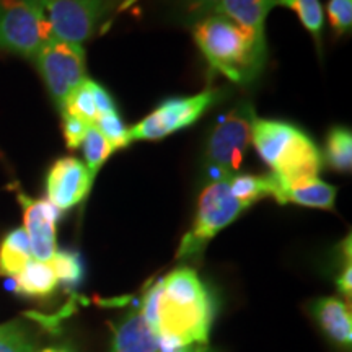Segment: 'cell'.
I'll return each mask as SVG.
<instances>
[{"instance_id": "30", "label": "cell", "mask_w": 352, "mask_h": 352, "mask_svg": "<svg viewBox=\"0 0 352 352\" xmlns=\"http://www.w3.org/2000/svg\"><path fill=\"white\" fill-rule=\"evenodd\" d=\"M338 284V289H340V292L342 296L351 298V294H352V267H351V261L346 264L344 267H342L340 277H338L336 280Z\"/></svg>"}, {"instance_id": "20", "label": "cell", "mask_w": 352, "mask_h": 352, "mask_svg": "<svg viewBox=\"0 0 352 352\" xmlns=\"http://www.w3.org/2000/svg\"><path fill=\"white\" fill-rule=\"evenodd\" d=\"M280 6L296 12L303 28L311 34L316 46L321 44V32H323V7L320 0H274V7Z\"/></svg>"}, {"instance_id": "3", "label": "cell", "mask_w": 352, "mask_h": 352, "mask_svg": "<svg viewBox=\"0 0 352 352\" xmlns=\"http://www.w3.org/2000/svg\"><path fill=\"white\" fill-rule=\"evenodd\" d=\"M252 142L271 173L283 182L318 176L323 155L300 127L277 120H254Z\"/></svg>"}, {"instance_id": "29", "label": "cell", "mask_w": 352, "mask_h": 352, "mask_svg": "<svg viewBox=\"0 0 352 352\" xmlns=\"http://www.w3.org/2000/svg\"><path fill=\"white\" fill-rule=\"evenodd\" d=\"M220 0H182L183 7L197 16H208L214 12Z\"/></svg>"}, {"instance_id": "32", "label": "cell", "mask_w": 352, "mask_h": 352, "mask_svg": "<svg viewBox=\"0 0 352 352\" xmlns=\"http://www.w3.org/2000/svg\"><path fill=\"white\" fill-rule=\"evenodd\" d=\"M38 352H72L67 347H60V346H54V347H44V349H38Z\"/></svg>"}, {"instance_id": "11", "label": "cell", "mask_w": 352, "mask_h": 352, "mask_svg": "<svg viewBox=\"0 0 352 352\" xmlns=\"http://www.w3.org/2000/svg\"><path fill=\"white\" fill-rule=\"evenodd\" d=\"M19 201L23 208L25 232L32 246L33 259L50 263L57 252L56 226L60 210L47 199H33L25 192H19Z\"/></svg>"}, {"instance_id": "22", "label": "cell", "mask_w": 352, "mask_h": 352, "mask_svg": "<svg viewBox=\"0 0 352 352\" xmlns=\"http://www.w3.org/2000/svg\"><path fill=\"white\" fill-rule=\"evenodd\" d=\"M60 113L72 114V116L80 118L82 121L94 124L96 116V107L94 101V95H91L90 87H88V78H85L80 85L74 88L70 94L65 96L64 103L60 104Z\"/></svg>"}, {"instance_id": "19", "label": "cell", "mask_w": 352, "mask_h": 352, "mask_svg": "<svg viewBox=\"0 0 352 352\" xmlns=\"http://www.w3.org/2000/svg\"><path fill=\"white\" fill-rule=\"evenodd\" d=\"M228 189L246 209L252 208L254 202L271 196L272 179L271 175L254 176V175H233L227 179Z\"/></svg>"}, {"instance_id": "28", "label": "cell", "mask_w": 352, "mask_h": 352, "mask_svg": "<svg viewBox=\"0 0 352 352\" xmlns=\"http://www.w3.org/2000/svg\"><path fill=\"white\" fill-rule=\"evenodd\" d=\"M88 87H90L91 95H94L96 113L104 114V113L118 111L116 103H114L113 96L108 94L107 88H104L103 85H100V83L95 82V80H88Z\"/></svg>"}, {"instance_id": "5", "label": "cell", "mask_w": 352, "mask_h": 352, "mask_svg": "<svg viewBox=\"0 0 352 352\" xmlns=\"http://www.w3.org/2000/svg\"><path fill=\"white\" fill-rule=\"evenodd\" d=\"M245 210V206L228 189L227 179L206 184L197 199L195 222L191 230L183 236L176 258L188 259L201 254L209 241Z\"/></svg>"}, {"instance_id": "9", "label": "cell", "mask_w": 352, "mask_h": 352, "mask_svg": "<svg viewBox=\"0 0 352 352\" xmlns=\"http://www.w3.org/2000/svg\"><path fill=\"white\" fill-rule=\"evenodd\" d=\"M114 0H43L52 38L82 44L108 16Z\"/></svg>"}, {"instance_id": "14", "label": "cell", "mask_w": 352, "mask_h": 352, "mask_svg": "<svg viewBox=\"0 0 352 352\" xmlns=\"http://www.w3.org/2000/svg\"><path fill=\"white\" fill-rule=\"evenodd\" d=\"M311 315L329 340L349 349L352 342V316L344 300L334 297L318 298L311 303Z\"/></svg>"}, {"instance_id": "31", "label": "cell", "mask_w": 352, "mask_h": 352, "mask_svg": "<svg viewBox=\"0 0 352 352\" xmlns=\"http://www.w3.org/2000/svg\"><path fill=\"white\" fill-rule=\"evenodd\" d=\"M158 352H215V351L210 349L208 344H201V342H195V344L171 347V349H162V351H158Z\"/></svg>"}, {"instance_id": "7", "label": "cell", "mask_w": 352, "mask_h": 352, "mask_svg": "<svg viewBox=\"0 0 352 352\" xmlns=\"http://www.w3.org/2000/svg\"><path fill=\"white\" fill-rule=\"evenodd\" d=\"M50 38L43 0H0V50L33 59Z\"/></svg>"}, {"instance_id": "4", "label": "cell", "mask_w": 352, "mask_h": 352, "mask_svg": "<svg viewBox=\"0 0 352 352\" xmlns=\"http://www.w3.org/2000/svg\"><path fill=\"white\" fill-rule=\"evenodd\" d=\"M254 120L253 104L241 101L210 129L202 155L206 182H222L239 173L252 144Z\"/></svg>"}, {"instance_id": "25", "label": "cell", "mask_w": 352, "mask_h": 352, "mask_svg": "<svg viewBox=\"0 0 352 352\" xmlns=\"http://www.w3.org/2000/svg\"><path fill=\"white\" fill-rule=\"evenodd\" d=\"M94 126L101 132V134H103V138L113 145L114 151H118V148H124L129 145L126 124L124 121L121 120L120 113L118 111L98 114L94 122Z\"/></svg>"}, {"instance_id": "23", "label": "cell", "mask_w": 352, "mask_h": 352, "mask_svg": "<svg viewBox=\"0 0 352 352\" xmlns=\"http://www.w3.org/2000/svg\"><path fill=\"white\" fill-rule=\"evenodd\" d=\"M83 155H85V165L91 175L96 173L108 160V157L114 152L113 145L103 138V134L91 124L88 127L85 139H83Z\"/></svg>"}, {"instance_id": "1", "label": "cell", "mask_w": 352, "mask_h": 352, "mask_svg": "<svg viewBox=\"0 0 352 352\" xmlns=\"http://www.w3.org/2000/svg\"><path fill=\"white\" fill-rule=\"evenodd\" d=\"M139 308L164 349L195 342L208 344L215 300L191 267H178L153 284Z\"/></svg>"}, {"instance_id": "6", "label": "cell", "mask_w": 352, "mask_h": 352, "mask_svg": "<svg viewBox=\"0 0 352 352\" xmlns=\"http://www.w3.org/2000/svg\"><path fill=\"white\" fill-rule=\"evenodd\" d=\"M223 98L226 94L222 90L209 88L191 96L165 100L148 116L127 129L129 144L135 140H160L175 132L186 129L199 121L206 111H209Z\"/></svg>"}, {"instance_id": "26", "label": "cell", "mask_w": 352, "mask_h": 352, "mask_svg": "<svg viewBox=\"0 0 352 352\" xmlns=\"http://www.w3.org/2000/svg\"><path fill=\"white\" fill-rule=\"evenodd\" d=\"M329 23L338 34L351 32L352 26V0H328L327 6Z\"/></svg>"}, {"instance_id": "8", "label": "cell", "mask_w": 352, "mask_h": 352, "mask_svg": "<svg viewBox=\"0 0 352 352\" xmlns=\"http://www.w3.org/2000/svg\"><path fill=\"white\" fill-rule=\"evenodd\" d=\"M33 60L59 108L65 96L85 80V51L82 44L50 38L39 47Z\"/></svg>"}, {"instance_id": "15", "label": "cell", "mask_w": 352, "mask_h": 352, "mask_svg": "<svg viewBox=\"0 0 352 352\" xmlns=\"http://www.w3.org/2000/svg\"><path fill=\"white\" fill-rule=\"evenodd\" d=\"M274 8V0H220L212 13L227 16L250 32L264 34V23Z\"/></svg>"}, {"instance_id": "2", "label": "cell", "mask_w": 352, "mask_h": 352, "mask_svg": "<svg viewBox=\"0 0 352 352\" xmlns=\"http://www.w3.org/2000/svg\"><path fill=\"white\" fill-rule=\"evenodd\" d=\"M192 38L210 69L240 85L256 80L266 67V36L227 16L217 13L202 16L192 26Z\"/></svg>"}, {"instance_id": "10", "label": "cell", "mask_w": 352, "mask_h": 352, "mask_svg": "<svg viewBox=\"0 0 352 352\" xmlns=\"http://www.w3.org/2000/svg\"><path fill=\"white\" fill-rule=\"evenodd\" d=\"M95 176L78 158L56 160L46 175L47 201L59 210H69L85 199Z\"/></svg>"}, {"instance_id": "21", "label": "cell", "mask_w": 352, "mask_h": 352, "mask_svg": "<svg viewBox=\"0 0 352 352\" xmlns=\"http://www.w3.org/2000/svg\"><path fill=\"white\" fill-rule=\"evenodd\" d=\"M51 266L56 272L57 283L64 285L67 290L77 289L83 280V261L82 256L76 252L59 250L51 259Z\"/></svg>"}, {"instance_id": "13", "label": "cell", "mask_w": 352, "mask_h": 352, "mask_svg": "<svg viewBox=\"0 0 352 352\" xmlns=\"http://www.w3.org/2000/svg\"><path fill=\"white\" fill-rule=\"evenodd\" d=\"M162 341L145 318L142 310L135 308L113 329L111 352H158Z\"/></svg>"}, {"instance_id": "27", "label": "cell", "mask_w": 352, "mask_h": 352, "mask_svg": "<svg viewBox=\"0 0 352 352\" xmlns=\"http://www.w3.org/2000/svg\"><path fill=\"white\" fill-rule=\"evenodd\" d=\"M91 124L82 121L80 118L72 116V114L63 113V131H64V139L65 145L70 148V151H76V148L80 147L83 144V139H85L88 127Z\"/></svg>"}, {"instance_id": "17", "label": "cell", "mask_w": 352, "mask_h": 352, "mask_svg": "<svg viewBox=\"0 0 352 352\" xmlns=\"http://www.w3.org/2000/svg\"><path fill=\"white\" fill-rule=\"evenodd\" d=\"M32 259V246L25 228H15L3 236L0 243V276H19Z\"/></svg>"}, {"instance_id": "24", "label": "cell", "mask_w": 352, "mask_h": 352, "mask_svg": "<svg viewBox=\"0 0 352 352\" xmlns=\"http://www.w3.org/2000/svg\"><path fill=\"white\" fill-rule=\"evenodd\" d=\"M0 352H38V347L20 323L0 324Z\"/></svg>"}, {"instance_id": "18", "label": "cell", "mask_w": 352, "mask_h": 352, "mask_svg": "<svg viewBox=\"0 0 352 352\" xmlns=\"http://www.w3.org/2000/svg\"><path fill=\"white\" fill-rule=\"evenodd\" d=\"M324 160L329 168L340 173H349L352 168V134L344 126L329 129L324 142Z\"/></svg>"}, {"instance_id": "16", "label": "cell", "mask_w": 352, "mask_h": 352, "mask_svg": "<svg viewBox=\"0 0 352 352\" xmlns=\"http://www.w3.org/2000/svg\"><path fill=\"white\" fill-rule=\"evenodd\" d=\"M13 279H15L13 290L23 297H50L59 285L51 263L36 261V259H32Z\"/></svg>"}, {"instance_id": "12", "label": "cell", "mask_w": 352, "mask_h": 352, "mask_svg": "<svg viewBox=\"0 0 352 352\" xmlns=\"http://www.w3.org/2000/svg\"><path fill=\"white\" fill-rule=\"evenodd\" d=\"M272 192L271 197L279 204H297L303 208L333 210L336 202V186L324 183L318 176L314 178H302L296 182H283L272 173Z\"/></svg>"}]
</instances>
